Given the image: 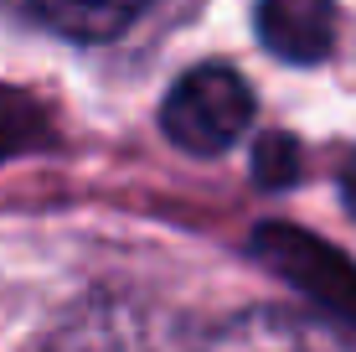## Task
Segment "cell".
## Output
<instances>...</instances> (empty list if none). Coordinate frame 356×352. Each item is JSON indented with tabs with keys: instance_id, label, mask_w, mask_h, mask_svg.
I'll return each mask as SVG.
<instances>
[{
	"instance_id": "cell-2",
	"label": "cell",
	"mask_w": 356,
	"mask_h": 352,
	"mask_svg": "<svg viewBox=\"0 0 356 352\" xmlns=\"http://www.w3.org/2000/svg\"><path fill=\"white\" fill-rule=\"evenodd\" d=\"M42 352H170V321L124 290H93L52 321Z\"/></svg>"
},
{
	"instance_id": "cell-6",
	"label": "cell",
	"mask_w": 356,
	"mask_h": 352,
	"mask_svg": "<svg viewBox=\"0 0 356 352\" xmlns=\"http://www.w3.org/2000/svg\"><path fill=\"white\" fill-rule=\"evenodd\" d=\"M346 197H351V208H356V155H351V166H346Z\"/></svg>"
},
{
	"instance_id": "cell-1",
	"label": "cell",
	"mask_w": 356,
	"mask_h": 352,
	"mask_svg": "<svg viewBox=\"0 0 356 352\" xmlns=\"http://www.w3.org/2000/svg\"><path fill=\"white\" fill-rule=\"evenodd\" d=\"M248 125H253V89L227 63H202L191 72H181L161 104L165 140L186 155H202V161L238 145Z\"/></svg>"
},
{
	"instance_id": "cell-4",
	"label": "cell",
	"mask_w": 356,
	"mask_h": 352,
	"mask_svg": "<svg viewBox=\"0 0 356 352\" xmlns=\"http://www.w3.org/2000/svg\"><path fill=\"white\" fill-rule=\"evenodd\" d=\"M330 26L336 10L330 6H264L259 10V36L289 63H321L330 52Z\"/></svg>"
},
{
	"instance_id": "cell-5",
	"label": "cell",
	"mask_w": 356,
	"mask_h": 352,
	"mask_svg": "<svg viewBox=\"0 0 356 352\" xmlns=\"http://www.w3.org/2000/svg\"><path fill=\"white\" fill-rule=\"evenodd\" d=\"M16 16L42 26V31L67 36V42H114L124 26L140 21V10L134 6H57V0H31Z\"/></svg>"
},
{
	"instance_id": "cell-3",
	"label": "cell",
	"mask_w": 356,
	"mask_h": 352,
	"mask_svg": "<svg viewBox=\"0 0 356 352\" xmlns=\"http://www.w3.org/2000/svg\"><path fill=\"white\" fill-rule=\"evenodd\" d=\"M196 352H356V337L294 306H248L232 311L202 337Z\"/></svg>"
}]
</instances>
